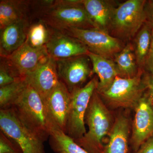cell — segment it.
Listing matches in <instances>:
<instances>
[{"label":"cell","instance_id":"cell-1","mask_svg":"<svg viewBox=\"0 0 153 153\" xmlns=\"http://www.w3.org/2000/svg\"><path fill=\"white\" fill-rule=\"evenodd\" d=\"M83 0H55L38 14L37 21L44 22L51 29L65 31L71 28H95L85 10Z\"/></svg>","mask_w":153,"mask_h":153},{"label":"cell","instance_id":"cell-2","mask_svg":"<svg viewBox=\"0 0 153 153\" xmlns=\"http://www.w3.org/2000/svg\"><path fill=\"white\" fill-rule=\"evenodd\" d=\"M11 108L23 125L38 138L44 142L49 138V123L44 101L29 83Z\"/></svg>","mask_w":153,"mask_h":153},{"label":"cell","instance_id":"cell-3","mask_svg":"<svg viewBox=\"0 0 153 153\" xmlns=\"http://www.w3.org/2000/svg\"><path fill=\"white\" fill-rule=\"evenodd\" d=\"M85 123L88 126V131L81 138L74 141L88 153H103L102 140L109 131L110 117L96 90L88 107Z\"/></svg>","mask_w":153,"mask_h":153},{"label":"cell","instance_id":"cell-4","mask_svg":"<svg viewBox=\"0 0 153 153\" xmlns=\"http://www.w3.org/2000/svg\"><path fill=\"white\" fill-rule=\"evenodd\" d=\"M146 2L128 0L114 8L108 33L121 41H128L134 38L146 22Z\"/></svg>","mask_w":153,"mask_h":153},{"label":"cell","instance_id":"cell-5","mask_svg":"<svg viewBox=\"0 0 153 153\" xmlns=\"http://www.w3.org/2000/svg\"><path fill=\"white\" fill-rule=\"evenodd\" d=\"M143 74V69L139 68L132 78L118 76L108 88L98 94L112 106L135 107L146 90Z\"/></svg>","mask_w":153,"mask_h":153},{"label":"cell","instance_id":"cell-6","mask_svg":"<svg viewBox=\"0 0 153 153\" xmlns=\"http://www.w3.org/2000/svg\"><path fill=\"white\" fill-rule=\"evenodd\" d=\"M98 82L97 77L94 76L84 86L70 93L66 134L74 140L81 138L86 134L85 114Z\"/></svg>","mask_w":153,"mask_h":153},{"label":"cell","instance_id":"cell-7","mask_svg":"<svg viewBox=\"0 0 153 153\" xmlns=\"http://www.w3.org/2000/svg\"><path fill=\"white\" fill-rule=\"evenodd\" d=\"M62 32L81 41L89 52L108 59L114 58L124 47L121 41L98 28H71Z\"/></svg>","mask_w":153,"mask_h":153},{"label":"cell","instance_id":"cell-8","mask_svg":"<svg viewBox=\"0 0 153 153\" xmlns=\"http://www.w3.org/2000/svg\"><path fill=\"white\" fill-rule=\"evenodd\" d=\"M0 128L16 143L23 153H46L44 142L23 125L12 108L0 109Z\"/></svg>","mask_w":153,"mask_h":153},{"label":"cell","instance_id":"cell-9","mask_svg":"<svg viewBox=\"0 0 153 153\" xmlns=\"http://www.w3.org/2000/svg\"><path fill=\"white\" fill-rule=\"evenodd\" d=\"M5 58L19 77L26 78L50 58L46 46L33 48L26 41L19 49Z\"/></svg>","mask_w":153,"mask_h":153},{"label":"cell","instance_id":"cell-10","mask_svg":"<svg viewBox=\"0 0 153 153\" xmlns=\"http://www.w3.org/2000/svg\"><path fill=\"white\" fill-rule=\"evenodd\" d=\"M60 81L70 93L81 85L93 74L91 60L87 55L55 60Z\"/></svg>","mask_w":153,"mask_h":153},{"label":"cell","instance_id":"cell-11","mask_svg":"<svg viewBox=\"0 0 153 153\" xmlns=\"http://www.w3.org/2000/svg\"><path fill=\"white\" fill-rule=\"evenodd\" d=\"M70 102V92L60 80L44 102L49 124L66 133Z\"/></svg>","mask_w":153,"mask_h":153},{"label":"cell","instance_id":"cell-12","mask_svg":"<svg viewBox=\"0 0 153 153\" xmlns=\"http://www.w3.org/2000/svg\"><path fill=\"white\" fill-rule=\"evenodd\" d=\"M46 47L49 57L55 60L87 55L89 52L87 47L78 39L52 29Z\"/></svg>","mask_w":153,"mask_h":153},{"label":"cell","instance_id":"cell-13","mask_svg":"<svg viewBox=\"0 0 153 153\" xmlns=\"http://www.w3.org/2000/svg\"><path fill=\"white\" fill-rule=\"evenodd\" d=\"M131 144L135 152L153 137V108L146 95H143L135 107Z\"/></svg>","mask_w":153,"mask_h":153},{"label":"cell","instance_id":"cell-14","mask_svg":"<svg viewBox=\"0 0 153 153\" xmlns=\"http://www.w3.org/2000/svg\"><path fill=\"white\" fill-rule=\"evenodd\" d=\"M26 79L44 102L60 81L56 61L50 57L46 63L39 66Z\"/></svg>","mask_w":153,"mask_h":153},{"label":"cell","instance_id":"cell-15","mask_svg":"<svg viewBox=\"0 0 153 153\" xmlns=\"http://www.w3.org/2000/svg\"><path fill=\"white\" fill-rule=\"evenodd\" d=\"M32 23L30 19H23L0 30L1 57L12 54L25 43Z\"/></svg>","mask_w":153,"mask_h":153},{"label":"cell","instance_id":"cell-16","mask_svg":"<svg viewBox=\"0 0 153 153\" xmlns=\"http://www.w3.org/2000/svg\"><path fill=\"white\" fill-rule=\"evenodd\" d=\"M87 55L92 64L93 74H96L99 79L96 91L98 93H102L109 87L117 76H119V72L113 59L90 52Z\"/></svg>","mask_w":153,"mask_h":153},{"label":"cell","instance_id":"cell-17","mask_svg":"<svg viewBox=\"0 0 153 153\" xmlns=\"http://www.w3.org/2000/svg\"><path fill=\"white\" fill-rule=\"evenodd\" d=\"M30 1L1 0L0 30L23 19H30L32 22L30 15Z\"/></svg>","mask_w":153,"mask_h":153},{"label":"cell","instance_id":"cell-18","mask_svg":"<svg viewBox=\"0 0 153 153\" xmlns=\"http://www.w3.org/2000/svg\"><path fill=\"white\" fill-rule=\"evenodd\" d=\"M82 4L95 28L108 32L115 8L111 2L105 0H83Z\"/></svg>","mask_w":153,"mask_h":153},{"label":"cell","instance_id":"cell-19","mask_svg":"<svg viewBox=\"0 0 153 153\" xmlns=\"http://www.w3.org/2000/svg\"><path fill=\"white\" fill-rule=\"evenodd\" d=\"M129 132L127 120L123 117L117 118L111 129L103 153H128Z\"/></svg>","mask_w":153,"mask_h":153},{"label":"cell","instance_id":"cell-20","mask_svg":"<svg viewBox=\"0 0 153 153\" xmlns=\"http://www.w3.org/2000/svg\"><path fill=\"white\" fill-rule=\"evenodd\" d=\"M49 128V144L55 153H88L57 127L50 124Z\"/></svg>","mask_w":153,"mask_h":153},{"label":"cell","instance_id":"cell-21","mask_svg":"<svg viewBox=\"0 0 153 153\" xmlns=\"http://www.w3.org/2000/svg\"><path fill=\"white\" fill-rule=\"evenodd\" d=\"M114 60L120 77L132 78L137 73L138 66L131 43H127L121 51L116 54Z\"/></svg>","mask_w":153,"mask_h":153},{"label":"cell","instance_id":"cell-22","mask_svg":"<svg viewBox=\"0 0 153 153\" xmlns=\"http://www.w3.org/2000/svg\"><path fill=\"white\" fill-rule=\"evenodd\" d=\"M152 29L146 22L136 35L134 40V51L138 68L144 67L151 43Z\"/></svg>","mask_w":153,"mask_h":153},{"label":"cell","instance_id":"cell-23","mask_svg":"<svg viewBox=\"0 0 153 153\" xmlns=\"http://www.w3.org/2000/svg\"><path fill=\"white\" fill-rule=\"evenodd\" d=\"M28 85L26 78L0 87V107L1 109L11 108Z\"/></svg>","mask_w":153,"mask_h":153},{"label":"cell","instance_id":"cell-24","mask_svg":"<svg viewBox=\"0 0 153 153\" xmlns=\"http://www.w3.org/2000/svg\"><path fill=\"white\" fill-rule=\"evenodd\" d=\"M52 29L41 21L32 23L28 30L26 41L33 48L46 46L51 35Z\"/></svg>","mask_w":153,"mask_h":153},{"label":"cell","instance_id":"cell-25","mask_svg":"<svg viewBox=\"0 0 153 153\" xmlns=\"http://www.w3.org/2000/svg\"><path fill=\"white\" fill-rule=\"evenodd\" d=\"M24 78L19 77L7 62L4 57H1L0 87L8 85Z\"/></svg>","mask_w":153,"mask_h":153},{"label":"cell","instance_id":"cell-26","mask_svg":"<svg viewBox=\"0 0 153 153\" xmlns=\"http://www.w3.org/2000/svg\"><path fill=\"white\" fill-rule=\"evenodd\" d=\"M0 153H23L16 143L1 130L0 131Z\"/></svg>","mask_w":153,"mask_h":153},{"label":"cell","instance_id":"cell-27","mask_svg":"<svg viewBox=\"0 0 153 153\" xmlns=\"http://www.w3.org/2000/svg\"><path fill=\"white\" fill-rule=\"evenodd\" d=\"M147 91L146 95L151 106L153 108V75L151 74H148L143 77Z\"/></svg>","mask_w":153,"mask_h":153},{"label":"cell","instance_id":"cell-28","mask_svg":"<svg viewBox=\"0 0 153 153\" xmlns=\"http://www.w3.org/2000/svg\"><path fill=\"white\" fill-rule=\"evenodd\" d=\"M144 67L150 74L153 75V29L152 31L150 47L145 61Z\"/></svg>","mask_w":153,"mask_h":153},{"label":"cell","instance_id":"cell-29","mask_svg":"<svg viewBox=\"0 0 153 153\" xmlns=\"http://www.w3.org/2000/svg\"><path fill=\"white\" fill-rule=\"evenodd\" d=\"M146 23L153 29V0L146 1L145 5Z\"/></svg>","mask_w":153,"mask_h":153},{"label":"cell","instance_id":"cell-30","mask_svg":"<svg viewBox=\"0 0 153 153\" xmlns=\"http://www.w3.org/2000/svg\"><path fill=\"white\" fill-rule=\"evenodd\" d=\"M135 153H153V137L144 143Z\"/></svg>","mask_w":153,"mask_h":153}]
</instances>
